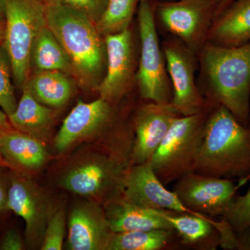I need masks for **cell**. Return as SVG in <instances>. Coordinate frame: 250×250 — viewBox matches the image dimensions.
Wrapping results in <instances>:
<instances>
[{
    "label": "cell",
    "mask_w": 250,
    "mask_h": 250,
    "mask_svg": "<svg viewBox=\"0 0 250 250\" xmlns=\"http://www.w3.org/2000/svg\"><path fill=\"white\" fill-rule=\"evenodd\" d=\"M24 248L22 237L14 229L6 231L0 244V250H22Z\"/></svg>",
    "instance_id": "31"
},
{
    "label": "cell",
    "mask_w": 250,
    "mask_h": 250,
    "mask_svg": "<svg viewBox=\"0 0 250 250\" xmlns=\"http://www.w3.org/2000/svg\"><path fill=\"white\" fill-rule=\"evenodd\" d=\"M141 0H108L103 16L96 23L103 37L127 29Z\"/></svg>",
    "instance_id": "25"
},
{
    "label": "cell",
    "mask_w": 250,
    "mask_h": 250,
    "mask_svg": "<svg viewBox=\"0 0 250 250\" xmlns=\"http://www.w3.org/2000/svg\"><path fill=\"white\" fill-rule=\"evenodd\" d=\"M66 220L65 211L59 208L49 219L46 228L43 241L41 246L42 250H61L65 238Z\"/></svg>",
    "instance_id": "28"
},
{
    "label": "cell",
    "mask_w": 250,
    "mask_h": 250,
    "mask_svg": "<svg viewBox=\"0 0 250 250\" xmlns=\"http://www.w3.org/2000/svg\"><path fill=\"white\" fill-rule=\"evenodd\" d=\"M222 220L234 232L250 226V188L244 195L233 199Z\"/></svg>",
    "instance_id": "27"
},
{
    "label": "cell",
    "mask_w": 250,
    "mask_h": 250,
    "mask_svg": "<svg viewBox=\"0 0 250 250\" xmlns=\"http://www.w3.org/2000/svg\"><path fill=\"white\" fill-rule=\"evenodd\" d=\"M106 69L98 88L100 97L117 104L136 82L135 48L133 31L127 29L104 36Z\"/></svg>",
    "instance_id": "10"
},
{
    "label": "cell",
    "mask_w": 250,
    "mask_h": 250,
    "mask_svg": "<svg viewBox=\"0 0 250 250\" xmlns=\"http://www.w3.org/2000/svg\"><path fill=\"white\" fill-rule=\"evenodd\" d=\"M5 5L6 0H0V20L5 21Z\"/></svg>",
    "instance_id": "35"
},
{
    "label": "cell",
    "mask_w": 250,
    "mask_h": 250,
    "mask_svg": "<svg viewBox=\"0 0 250 250\" xmlns=\"http://www.w3.org/2000/svg\"><path fill=\"white\" fill-rule=\"evenodd\" d=\"M31 62L37 71L59 70L72 75L70 59L47 25L41 28L36 36L31 52Z\"/></svg>",
    "instance_id": "23"
},
{
    "label": "cell",
    "mask_w": 250,
    "mask_h": 250,
    "mask_svg": "<svg viewBox=\"0 0 250 250\" xmlns=\"http://www.w3.org/2000/svg\"><path fill=\"white\" fill-rule=\"evenodd\" d=\"M173 192L189 209L214 218L225 215L236 187L231 179L190 172L177 181Z\"/></svg>",
    "instance_id": "11"
},
{
    "label": "cell",
    "mask_w": 250,
    "mask_h": 250,
    "mask_svg": "<svg viewBox=\"0 0 250 250\" xmlns=\"http://www.w3.org/2000/svg\"><path fill=\"white\" fill-rule=\"evenodd\" d=\"M113 234L100 206L83 202L72 208L68 219L69 249L106 250Z\"/></svg>",
    "instance_id": "16"
},
{
    "label": "cell",
    "mask_w": 250,
    "mask_h": 250,
    "mask_svg": "<svg viewBox=\"0 0 250 250\" xmlns=\"http://www.w3.org/2000/svg\"><path fill=\"white\" fill-rule=\"evenodd\" d=\"M11 62L3 46L0 45V107L9 116L17 107L14 85L11 82Z\"/></svg>",
    "instance_id": "26"
},
{
    "label": "cell",
    "mask_w": 250,
    "mask_h": 250,
    "mask_svg": "<svg viewBox=\"0 0 250 250\" xmlns=\"http://www.w3.org/2000/svg\"><path fill=\"white\" fill-rule=\"evenodd\" d=\"M113 106L101 97L91 103L77 104L56 136L55 149L63 152L77 141L107 128L114 118Z\"/></svg>",
    "instance_id": "15"
},
{
    "label": "cell",
    "mask_w": 250,
    "mask_h": 250,
    "mask_svg": "<svg viewBox=\"0 0 250 250\" xmlns=\"http://www.w3.org/2000/svg\"><path fill=\"white\" fill-rule=\"evenodd\" d=\"M216 9L211 0L155 2V14L162 25L197 55L207 42Z\"/></svg>",
    "instance_id": "7"
},
{
    "label": "cell",
    "mask_w": 250,
    "mask_h": 250,
    "mask_svg": "<svg viewBox=\"0 0 250 250\" xmlns=\"http://www.w3.org/2000/svg\"><path fill=\"white\" fill-rule=\"evenodd\" d=\"M170 224L182 244L198 250H216L220 246V221L207 215L158 210Z\"/></svg>",
    "instance_id": "19"
},
{
    "label": "cell",
    "mask_w": 250,
    "mask_h": 250,
    "mask_svg": "<svg viewBox=\"0 0 250 250\" xmlns=\"http://www.w3.org/2000/svg\"><path fill=\"white\" fill-rule=\"evenodd\" d=\"M220 246L225 250H250V226L238 232L227 229L222 234Z\"/></svg>",
    "instance_id": "30"
},
{
    "label": "cell",
    "mask_w": 250,
    "mask_h": 250,
    "mask_svg": "<svg viewBox=\"0 0 250 250\" xmlns=\"http://www.w3.org/2000/svg\"><path fill=\"white\" fill-rule=\"evenodd\" d=\"M211 1L217 5V8H218V6H219V4H220V2H221L222 0H211Z\"/></svg>",
    "instance_id": "37"
},
{
    "label": "cell",
    "mask_w": 250,
    "mask_h": 250,
    "mask_svg": "<svg viewBox=\"0 0 250 250\" xmlns=\"http://www.w3.org/2000/svg\"><path fill=\"white\" fill-rule=\"evenodd\" d=\"M25 86L39 103L52 107L65 104L74 90L72 81L59 70L37 71L29 77Z\"/></svg>",
    "instance_id": "22"
},
{
    "label": "cell",
    "mask_w": 250,
    "mask_h": 250,
    "mask_svg": "<svg viewBox=\"0 0 250 250\" xmlns=\"http://www.w3.org/2000/svg\"><path fill=\"white\" fill-rule=\"evenodd\" d=\"M193 172L229 179L249 175L250 125H242L228 108L213 104Z\"/></svg>",
    "instance_id": "3"
},
{
    "label": "cell",
    "mask_w": 250,
    "mask_h": 250,
    "mask_svg": "<svg viewBox=\"0 0 250 250\" xmlns=\"http://www.w3.org/2000/svg\"><path fill=\"white\" fill-rule=\"evenodd\" d=\"M2 153H1V147H0V162H1V159H2Z\"/></svg>",
    "instance_id": "38"
},
{
    "label": "cell",
    "mask_w": 250,
    "mask_h": 250,
    "mask_svg": "<svg viewBox=\"0 0 250 250\" xmlns=\"http://www.w3.org/2000/svg\"><path fill=\"white\" fill-rule=\"evenodd\" d=\"M46 4L62 5L79 10L96 24L103 16L108 0H43Z\"/></svg>",
    "instance_id": "29"
},
{
    "label": "cell",
    "mask_w": 250,
    "mask_h": 250,
    "mask_svg": "<svg viewBox=\"0 0 250 250\" xmlns=\"http://www.w3.org/2000/svg\"><path fill=\"white\" fill-rule=\"evenodd\" d=\"M141 52L136 83L143 100L171 103L173 90L156 24L155 3L141 0L138 8Z\"/></svg>",
    "instance_id": "6"
},
{
    "label": "cell",
    "mask_w": 250,
    "mask_h": 250,
    "mask_svg": "<svg viewBox=\"0 0 250 250\" xmlns=\"http://www.w3.org/2000/svg\"><path fill=\"white\" fill-rule=\"evenodd\" d=\"M122 196L131 203L149 209L204 215L189 209L173 191L167 190L156 177L149 162L128 167Z\"/></svg>",
    "instance_id": "14"
},
{
    "label": "cell",
    "mask_w": 250,
    "mask_h": 250,
    "mask_svg": "<svg viewBox=\"0 0 250 250\" xmlns=\"http://www.w3.org/2000/svg\"><path fill=\"white\" fill-rule=\"evenodd\" d=\"M162 49L173 90L171 104L182 116L209 111L213 104L205 98L195 81L197 54L174 36L164 41Z\"/></svg>",
    "instance_id": "8"
},
{
    "label": "cell",
    "mask_w": 250,
    "mask_h": 250,
    "mask_svg": "<svg viewBox=\"0 0 250 250\" xmlns=\"http://www.w3.org/2000/svg\"><path fill=\"white\" fill-rule=\"evenodd\" d=\"M8 118L17 131L39 139L45 136L53 123L54 111L39 103L24 85L16 109Z\"/></svg>",
    "instance_id": "21"
},
{
    "label": "cell",
    "mask_w": 250,
    "mask_h": 250,
    "mask_svg": "<svg viewBox=\"0 0 250 250\" xmlns=\"http://www.w3.org/2000/svg\"><path fill=\"white\" fill-rule=\"evenodd\" d=\"M10 126L11 124L7 115L2 111V109H0V131L9 129Z\"/></svg>",
    "instance_id": "33"
},
{
    "label": "cell",
    "mask_w": 250,
    "mask_h": 250,
    "mask_svg": "<svg viewBox=\"0 0 250 250\" xmlns=\"http://www.w3.org/2000/svg\"><path fill=\"white\" fill-rule=\"evenodd\" d=\"M205 98L250 125V42L238 47L207 42L197 54Z\"/></svg>",
    "instance_id": "1"
},
{
    "label": "cell",
    "mask_w": 250,
    "mask_h": 250,
    "mask_svg": "<svg viewBox=\"0 0 250 250\" xmlns=\"http://www.w3.org/2000/svg\"><path fill=\"white\" fill-rule=\"evenodd\" d=\"M175 233L170 229L113 233L106 250H161L170 244Z\"/></svg>",
    "instance_id": "24"
},
{
    "label": "cell",
    "mask_w": 250,
    "mask_h": 250,
    "mask_svg": "<svg viewBox=\"0 0 250 250\" xmlns=\"http://www.w3.org/2000/svg\"><path fill=\"white\" fill-rule=\"evenodd\" d=\"M234 0H222L220 4H219L218 8H217L216 11H215V18L218 15L220 14L224 9H226L227 7L231 4V2Z\"/></svg>",
    "instance_id": "34"
},
{
    "label": "cell",
    "mask_w": 250,
    "mask_h": 250,
    "mask_svg": "<svg viewBox=\"0 0 250 250\" xmlns=\"http://www.w3.org/2000/svg\"><path fill=\"white\" fill-rule=\"evenodd\" d=\"M46 25L70 59L72 75L83 87L98 90L106 73V53L95 23L79 10L46 4Z\"/></svg>",
    "instance_id": "2"
},
{
    "label": "cell",
    "mask_w": 250,
    "mask_h": 250,
    "mask_svg": "<svg viewBox=\"0 0 250 250\" xmlns=\"http://www.w3.org/2000/svg\"><path fill=\"white\" fill-rule=\"evenodd\" d=\"M7 208L24 220L28 246L32 249L41 248L54 213L52 204L43 192L28 179L15 176L8 190Z\"/></svg>",
    "instance_id": "13"
},
{
    "label": "cell",
    "mask_w": 250,
    "mask_h": 250,
    "mask_svg": "<svg viewBox=\"0 0 250 250\" xmlns=\"http://www.w3.org/2000/svg\"><path fill=\"white\" fill-rule=\"evenodd\" d=\"M8 191L0 184V210L7 208Z\"/></svg>",
    "instance_id": "32"
},
{
    "label": "cell",
    "mask_w": 250,
    "mask_h": 250,
    "mask_svg": "<svg viewBox=\"0 0 250 250\" xmlns=\"http://www.w3.org/2000/svg\"><path fill=\"white\" fill-rule=\"evenodd\" d=\"M250 42V0H234L213 20L207 42L238 47Z\"/></svg>",
    "instance_id": "18"
},
{
    "label": "cell",
    "mask_w": 250,
    "mask_h": 250,
    "mask_svg": "<svg viewBox=\"0 0 250 250\" xmlns=\"http://www.w3.org/2000/svg\"><path fill=\"white\" fill-rule=\"evenodd\" d=\"M128 167L111 156H99L71 169L64 176L62 185L82 196L101 197L106 203L123 194Z\"/></svg>",
    "instance_id": "9"
},
{
    "label": "cell",
    "mask_w": 250,
    "mask_h": 250,
    "mask_svg": "<svg viewBox=\"0 0 250 250\" xmlns=\"http://www.w3.org/2000/svg\"><path fill=\"white\" fill-rule=\"evenodd\" d=\"M210 110L200 114L179 116L171 125L149 161L164 185L177 182L195 171Z\"/></svg>",
    "instance_id": "4"
},
{
    "label": "cell",
    "mask_w": 250,
    "mask_h": 250,
    "mask_svg": "<svg viewBox=\"0 0 250 250\" xmlns=\"http://www.w3.org/2000/svg\"><path fill=\"white\" fill-rule=\"evenodd\" d=\"M3 47L15 82L22 88L29 78L31 52L38 34L46 25L43 0H6Z\"/></svg>",
    "instance_id": "5"
},
{
    "label": "cell",
    "mask_w": 250,
    "mask_h": 250,
    "mask_svg": "<svg viewBox=\"0 0 250 250\" xmlns=\"http://www.w3.org/2000/svg\"><path fill=\"white\" fill-rule=\"evenodd\" d=\"M182 116L171 103L149 102L133 118V141L129 166L149 162L173 122Z\"/></svg>",
    "instance_id": "12"
},
{
    "label": "cell",
    "mask_w": 250,
    "mask_h": 250,
    "mask_svg": "<svg viewBox=\"0 0 250 250\" xmlns=\"http://www.w3.org/2000/svg\"><path fill=\"white\" fill-rule=\"evenodd\" d=\"M0 147L3 156L24 170L40 168L48 157L45 146L39 139L19 131H0Z\"/></svg>",
    "instance_id": "20"
},
{
    "label": "cell",
    "mask_w": 250,
    "mask_h": 250,
    "mask_svg": "<svg viewBox=\"0 0 250 250\" xmlns=\"http://www.w3.org/2000/svg\"><path fill=\"white\" fill-rule=\"evenodd\" d=\"M104 211L113 233L152 229L174 230L158 210L135 205L125 200L122 195L106 202Z\"/></svg>",
    "instance_id": "17"
},
{
    "label": "cell",
    "mask_w": 250,
    "mask_h": 250,
    "mask_svg": "<svg viewBox=\"0 0 250 250\" xmlns=\"http://www.w3.org/2000/svg\"><path fill=\"white\" fill-rule=\"evenodd\" d=\"M4 29L5 22L0 20V43L3 42V39H4Z\"/></svg>",
    "instance_id": "36"
}]
</instances>
